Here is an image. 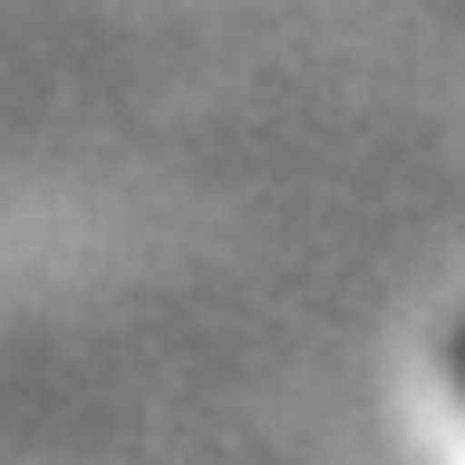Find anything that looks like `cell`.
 Listing matches in <instances>:
<instances>
[{"instance_id":"6da1fadb","label":"cell","mask_w":465,"mask_h":465,"mask_svg":"<svg viewBox=\"0 0 465 465\" xmlns=\"http://www.w3.org/2000/svg\"><path fill=\"white\" fill-rule=\"evenodd\" d=\"M456 388H465V330H456Z\"/></svg>"}]
</instances>
